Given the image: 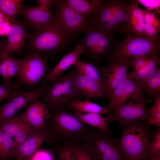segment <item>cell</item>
Segmentation results:
<instances>
[{
  "mask_svg": "<svg viewBox=\"0 0 160 160\" xmlns=\"http://www.w3.org/2000/svg\"><path fill=\"white\" fill-rule=\"evenodd\" d=\"M48 119L46 129L57 144L84 143L93 129L65 108L54 111Z\"/></svg>",
  "mask_w": 160,
  "mask_h": 160,
  "instance_id": "1",
  "label": "cell"
},
{
  "mask_svg": "<svg viewBox=\"0 0 160 160\" xmlns=\"http://www.w3.org/2000/svg\"><path fill=\"white\" fill-rule=\"evenodd\" d=\"M122 134L119 142L125 160H143L155 131L139 121L120 123Z\"/></svg>",
  "mask_w": 160,
  "mask_h": 160,
  "instance_id": "2",
  "label": "cell"
},
{
  "mask_svg": "<svg viewBox=\"0 0 160 160\" xmlns=\"http://www.w3.org/2000/svg\"><path fill=\"white\" fill-rule=\"evenodd\" d=\"M70 39L56 21L36 31L31 36L27 54H37L47 58L51 57L63 47Z\"/></svg>",
  "mask_w": 160,
  "mask_h": 160,
  "instance_id": "3",
  "label": "cell"
},
{
  "mask_svg": "<svg viewBox=\"0 0 160 160\" xmlns=\"http://www.w3.org/2000/svg\"><path fill=\"white\" fill-rule=\"evenodd\" d=\"M49 83L40 98L51 112L64 108L70 102L81 97L74 84L72 69Z\"/></svg>",
  "mask_w": 160,
  "mask_h": 160,
  "instance_id": "4",
  "label": "cell"
},
{
  "mask_svg": "<svg viewBox=\"0 0 160 160\" xmlns=\"http://www.w3.org/2000/svg\"><path fill=\"white\" fill-rule=\"evenodd\" d=\"M125 39L117 44L109 56L111 60H128L130 57L144 56L159 57L160 39H151L147 36L140 37L131 33H126Z\"/></svg>",
  "mask_w": 160,
  "mask_h": 160,
  "instance_id": "5",
  "label": "cell"
},
{
  "mask_svg": "<svg viewBox=\"0 0 160 160\" xmlns=\"http://www.w3.org/2000/svg\"><path fill=\"white\" fill-rule=\"evenodd\" d=\"M52 70L47 58L37 54H27L20 60L17 81L28 88L35 89Z\"/></svg>",
  "mask_w": 160,
  "mask_h": 160,
  "instance_id": "6",
  "label": "cell"
},
{
  "mask_svg": "<svg viewBox=\"0 0 160 160\" xmlns=\"http://www.w3.org/2000/svg\"><path fill=\"white\" fill-rule=\"evenodd\" d=\"M97 160H125L119 139L93 128L84 143Z\"/></svg>",
  "mask_w": 160,
  "mask_h": 160,
  "instance_id": "7",
  "label": "cell"
},
{
  "mask_svg": "<svg viewBox=\"0 0 160 160\" xmlns=\"http://www.w3.org/2000/svg\"><path fill=\"white\" fill-rule=\"evenodd\" d=\"M130 99L129 102L113 110L107 115L108 124L115 121L119 124L141 121L147 125L148 116L145 103V94L139 91Z\"/></svg>",
  "mask_w": 160,
  "mask_h": 160,
  "instance_id": "8",
  "label": "cell"
},
{
  "mask_svg": "<svg viewBox=\"0 0 160 160\" xmlns=\"http://www.w3.org/2000/svg\"><path fill=\"white\" fill-rule=\"evenodd\" d=\"M79 44L84 52L99 57L105 54L114 44L113 33L95 27L91 24Z\"/></svg>",
  "mask_w": 160,
  "mask_h": 160,
  "instance_id": "9",
  "label": "cell"
},
{
  "mask_svg": "<svg viewBox=\"0 0 160 160\" xmlns=\"http://www.w3.org/2000/svg\"><path fill=\"white\" fill-rule=\"evenodd\" d=\"M56 21L70 38L84 33L91 25L88 20L77 13L65 0H55Z\"/></svg>",
  "mask_w": 160,
  "mask_h": 160,
  "instance_id": "10",
  "label": "cell"
},
{
  "mask_svg": "<svg viewBox=\"0 0 160 160\" xmlns=\"http://www.w3.org/2000/svg\"><path fill=\"white\" fill-rule=\"evenodd\" d=\"M130 66L129 60L116 59L98 68L107 97L124 82Z\"/></svg>",
  "mask_w": 160,
  "mask_h": 160,
  "instance_id": "11",
  "label": "cell"
},
{
  "mask_svg": "<svg viewBox=\"0 0 160 160\" xmlns=\"http://www.w3.org/2000/svg\"><path fill=\"white\" fill-rule=\"evenodd\" d=\"M47 85L43 81L36 89L28 92L22 90L8 99L5 103L0 105V126L6 120L15 114L28 103L38 99Z\"/></svg>",
  "mask_w": 160,
  "mask_h": 160,
  "instance_id": "12",
  "label": "cell"
},
{
  "mask_svg": "<svg viewBox=\"0 0 160 160\" xmlns=\"http://www.w3.org/2000/svg\"><path fill=\"white\" fill-rule=\"evenodd\" d=\"M50 113L45 104L37 99L18 115L22 121L32 129L43 130L46 129L47 121Z\"/></svg>",
  "mask_w": 160,
  "mask_h": 160,
  "instance_id": "13",
  "label": "cell"
},
{
  "mask_svg": "<svg viewBox=\"0 0 160 160\" xmlns=\"http://www.w3.org/2000/svg\"><path fill=\"white\" fill-rule=\"evenodd\" d=\"M18 15L23 17L27 24L36 31L56 21L51 7L23 5Z\"/></svg>",
  "mask_w": 160,
  "mask_h": 160,
  "instance_id": "14",
  "label": "cell"
},
{
  "mask_svg": "<svg viewBox=\"0 0 160 160\" xmlns=\"http://www.w3.org/2000/svg\"><path fill=\"white\" fill-rule=\"evenodd\" d=\"M12 22L11 30L7 36V43L1 58L12 53H16L21 57L22 49L25 42L31 36L28 30L25 21H21L15 17Z\"/></svg>",
  "mask_w": 160,
  "mask_h": 160,
  "instance_id": "15",
  "label": "cell"
},
{
  "mask_svg": "<svg viewBox=\"0 0 160 160\" xmlns=\"http://www.w3.org/2000/svg\"><path fill=\"white\" fill-rule=\"evenodd\" d=\"M142 87L141 84L135 81L132 72L127 73L124 82L107 97L108 102L107 106L110 112L127 102L134 94L141 92Z\"/></svg>",
  "mask_w": 160,
  "mask_h": 160,
  "instance_id": "16",
  "label": "cell"
},
{
  "mask_svg": "<svg viewBox=\"0 0 160 160\" xmlns=\"http://www.w3.org/2000/svg\"><path fill=\"white\" fill-rule=\"evenodd\" d=\"M51 140L47 129L33 130L28 138L16 149L15 160H31L39 147L45 142Z\"/></svg>",
  "mask_w": 160,
  "mask_h": 160,
  "instance_id": "17",
  "label": "cell"
},
{
  "mask_svg": "<svg viewBox=\"0 0 160 160\" xmlns=\"http://www.w3.org/2000/svg\"><path fill=\"white\" fill-rule=\"evenodd\" d=\"M72 69L74 84L81 96H84L89 101L107 98L104 90L96 81L80 73L75 66Z\"/></svg>",
  "mask_w": 160,
  "mask_h": 160,
  "instance_id": "18",
  "label": "cell"
},
{
  "mask_svg": "<svg viewBox=\"0 0 160 160\" xmlns=\"http://www.w3.org/2000/svg\"><path fill=\"white\" fill-rule=\"evenodd\" d=\"M124 33H133L140 37L146 36L143 10L140 7L136 0L128 1Z\"/></svg>",
  "mask_w": 160,
  "mask_h": 160,
  "instance_id": "19",
  "label": "cell"
},
{
  "mask_svg": "<svg viewBox=\"0 0 160 160\" xmlns=\"http://www.w3.org/2000/svg\"><path fill=\"white\" fill-rule=\"evenodd\" d=\"M113 1L103 0L95 9L88 21L95 27L114 33L113 21Z\"/></svg>",
  "mask_w": 160,
  "mask_h": 160,
  "instance_id": "20",
  "label": "cell"
},
{
  "mask_svg": "<svg viewBox=\"0 0 160 160\" xmlns=\"http://www.w3.org/2000/svg\"><path fill=\"white\" fill-rule=\"evenodd\" d=\"M83 47L77 44L71 52L64 55L60 60L48 74L45 79L49 83L56 78L63 74V73L70 66L74 65L79 59L81 55L84 53Z\"/></svg>",
  "mask_w": 160,
  "mask_h": 160,
  "instance_id": "21",
  "label": "cell"
},
{
  "mask_svg": "<svg viewBox=\"0 0 160 160\" xmlns=\"http://www.w3.org/2000/svg\"><path fill=\"white\" fill-rule=\"evenodd\" d=\"M73 113L83 123L107 134L111 133L107 116L104 117L96 113H85L75 110Z\"/></svg>",
  "mask_w": 160,
  "mask_h": 160,
  "instance_id": "22",
  "label": "cell"
},
{
  "mask_svg": "<svg viewBox=\"0 0 160 160\" xmlns=\"http://www.w3.org/2000/svg\"><path fill=\"white\" fill-rule=\"evenodd\" d=\"M68 111L72 109L85 113H96L99 114H108L110 112L108 107L102 106L90 101L85 100H73L66 106Z\"/></svg>",
  "mask_w": 160,
  "mask_h": 160,
  "instance_id": "23",
  "label": "cell"
},
{
  "mask_svg": "<svg viewBox=\"0 0 160 160\" xmlns=\"http://www.w3.org/2000/svg\"><path fill=\"white\" fill-rule=\"evenodd\" d=\"M143 12L146 36L151 39H160V20L159 14L147 9L143 10Z\"/></svg>",
  "mask_w": 160,
  "mask_h": 160,
  "instance_id": "24",
  "label": "cell"
},
{
  "mask_svg": "<svg viewBox=\"0 0 160 160\" xmlns=\"http://www.w3.org/2000/svg\"><path fill=\"white\" fill-rule=\"evenodd\" d=\"M128 2L120 0H114L113 19L116 32L124 33L127 17Z\"/></svg>",
  "mask_w": 160,
  "mask_h": 160,
  "instance_id": "25",
  "label": "cell"
},
{
  "mask_svg": "<svg viewBox=\"0 0 160 160\" xmlns=\"http://www.w3.org/2000/svg\"><path fill=\"white\" fill-rule=\"evenodd\" d=\"M141 84L142 88L140 91H145L147 93V99L146 102H149L154 96L157 97L159 95L160 90V69L158 68L150 75Z\"/></svg>",
  "mask_w": 160,
  "mask_h": 160,
  "instance_id": "26",
  "label": "cell"
},
{
  "mask_svg": "<svg viewBox=\"0 0 160 160\" xmlns=\"http://www.w3.org/2000/svg\"><path fill=\"white\" fill-rule=\"evenodd\" d=\"M68 148L74 160H97L91 150L84 143L64 144Z\"/></svg>",
  "mask_w": 160,
  "mask_h": 160,
  "instance_id": "27",
  "label": "cell"
},
{
  "mask_svg": "<svg viewBox=\"0 0 160 160\" xmlns=\"http://www.w3.org/2000/svg\"><path fill=\"white\" fill-rule=\"evenodd\" d=\"M66 3L75 12L85 19H89L96 8L91 1L65 0Z\"/></svg>",
  "mask_w": 160,
  "mask_h": 160,
  "instance_id": "28",
  "label": "cell"
},
{
  "mask_svg": "<svg viewBox=\"0 0 160 160\" xmlns=\"http://www.w3.org/2000/svg\"><path fill=\"white\" fill-rule=\"evenodd\" d=\"M160 62L159 57L152 56L141 69L134 73L132 72L135 81L139 84L142 83L157 69Z\"/></svg>",
  "mask_w": 160,
  "mask_h": 160,
  "instance_id": "29",
  "label": "cell"
},
{
  "mask_svg": "<svg viewBox=\"0 0 160 160\" xmlns=\"http://www.w3.org/2000/svg\"><path fill=\"white\" fill-rule=\"evenodd\" d=\"M74 65L80 73L94 80L103 89L98 68L94 65L82 61L79 59Z\"/></svg>",
  "mask_w": 160,
  "mask_h": 160,
  "instance_id": "30",
  "label": "cell"
},
{
  "mask_svg": "<svg viewBox=\"0 0 160 160\" xmlns=\"http://www.w3.org/2000/svg\"><path fill=\"white\" fill-rule=\"evenodd\" d=\"M15 153L13 140L0 131V160H11L15 157Z\"/></svg>",
  "mask_w": 160,
  "mask_h": 160,
  "instance_id": "31",
  "label": "cell"
},
{
  "mask_svg": "<svg viewBox=\"0 0 160 160\" xmlns=\"http://www.w3.org/2000/svg\"><path fill=\"white\" fill-rule=\"evenodd\" d=\"M24 0H0V12L6 18L12 20L18 15Z\"/></svg>",
  "mask_w": 160,
  "mask_h": 160,
  "instance_id": "32",
  "label": "cell"
},
{
  "mask_svg": "<svg viewBox=\"0 0 160 160\" xmlns=\"http://www.w3.org/2000/svg\"><path fill=\"white\" fill-rule=\"evenodd\" d=\"M25 124L18 115H15L5 121L0 126V131L11 137H14Z\"/></svg>",
  "mask_w": 160,
  "mask_h": 160,
  "instance_id": "33",
  "label": "cell"
},
{
  "mask_svg": "<svg viewBox=\"0 0 160 160\" xmlns=\"http://www.w3.org/2000/svg\"><path fill=\"white\" fill-rule=\"evenodd\" d=\"M156 127L143 160H148L160 154V127Z\"/></svg>",
  "mask_w": 160,
  "mask_h": 160,
  "instance_id": "34",
  "label": "cell"
},
{
  "mask_svg": "<svg viewBox=\"0 0 160 160\" xmlns=\"http://www.w3.org/2000/svg\"><path fill=\"white\" fill-rule=\"evenodd\" d=\"M148 116L147 125H155L160 127V95H159L155 99L153 105L147 108Z\"/></svg>",
  "mask_w": 160,
  "mask_h": 160,
  "instance_id": "35",
  "label": "cell"
},
{
  "mask_svg": "<svg viewBox=\"0 0 160 160\" xmlns=\"http://www.w3.org/2000/svg\"><path fill=\"white\" fill-rule=\"evenodd\" d=\"M21 85L18 81L13 82L11 81L0 84V102L6 98H9L15 95L22 89Z\"/></svg>",
  "mask_w": 160,
  "mask_h": 160,
  "instance_id": "36",
  "label": "cell"
},
{
  "mask_svg": "<svg viewBox=\"0 0 160 160\" xmlns=\"http://www.w3.org/2000/svg\"><path fill=\"white\" fill-rule=\"evenodd\" d=\"M33 130L26 124L14 137V147L15 149L30 136Z\"/></svg>",
  "mask_w": 160,
  "mask_h": 160,
  "instance_id": "37",
  "label": "cell"
},
{
  "mask_svg": "<svg viewBox=\"0 0 160 160\" xmlns=\"http://www.w3.org/2000/svg\"><path fill=\"white\" fill-rule=\"evenodd\" d=\"M13 57L12 53H9L0 59V75L2 78L4 83L10 81L8 77V66Z\"/></svg>",
  "mask_w": 160,
  "mask_h": 160,
  "instance_id": "38",
  "label": "cell"
},
{
  "mask_svg": "<svg viewBox=\"0 0 160 160\" xmlns=\"http://www.w3.org/2000/svg\"><path fill=\"white\" fill-rule=\"evenodd\" d=\"M152 56H144L132 57L129 61L131 66L134 67V70L132 72L134 73L141 69Z\"/></svg>",
  "mask_w": 160,
  "mask_h": 160,
  "instance_id": "39",
  "label": "cell"
},
{
  "mask_svg": "<svg viewBox=\"0 0 160 160\" xmlns=\"http://www.w3.org/2000/svg\"><path fill=\"white\" fill-rule=\"evenodd\" d=\"M20 66V60L15 59L14 57L10 63L8 69V77L9 79L13 77L17 78Z\"/></svg>",
  "mask_w": 160,
  "mask_h": 160,
  "instance_id": "40",
  "label": "cell"
},
{
  "mask_svg": "<svg viewBox=\"0 0 160 160\" xmlns=\"http://www.w3.org/2000/svg\"><path fill=\"white\" fill-rule=\"evenodd\" d=\"M57 160H74L65 144H58Z\"/></svg>",
  "mask_w": 160,
  "mask_h": 160,
  "instance_id": "41",
  "label": "cell"
},
{
  "mask_svg": "<svg viewBox=\"0 0 160 160\" xmlns=\"http://www.w3.org/2000/svg\"><path fill=\"white\" fill-rule=\"evenodd\" d=\"M139 4L144 6L146 9L155 12L158 14L160 13V0H136Z\"/></svg>",
  "mask_w": 160,
  "mask_h": 160,
  "instance_id": "42",
  "label": "cell"
},
{
  "mask_svg": "<svg viewBox=\"0 0 160 160\" xmlns=\"http://www.w3.org/2000/svg\"><path fill=\"white\" fill-rule=\"evenodd\" d=\"M31 160H54L50 153L43 151H37L33 155Z\"/></svg>",
  "mask_w": 160,
  "mask_h": 160,
  "instance_id": "43",
  "label": "cell"
},
{
  "mask_svg": "<svg viewBox=\"0 0 160 160\" xmlns=\"http://www.w3.org/2000/svg\"><path fill=\"white\" fill-rule=\"evenodd\" d=\"M12 24H10L9 20L0 23V37L6 36L7 37L11 30Z\"/></svg>",
  "mask_w": 160,
  "mask_h": 160,
  "instance_id": "44",
  "label": "cell"
},
{
  "mask_svg": "<svg viewBox=\"0 0 160 160\" xmlns=\"http://www.w3.org/2000/svg\"><path fill=\"white\" fill-rule=\"evenodd\" d=\"M53 0H37L36 1L39 6L44 7H51L54 3Z\"/></svg>",
  "mask_w": 160,
  "mask_h": 160,
  "instance_id": "45",
  "label": "cell"
},
{
  "mask_svg": "<svg viewBox=\"0 0 160 160\" xmlns=\"http://www.w3.org/2000/svg\"><path fill=\"white\" fill-rule=\"evenodd\" d=\"M7 41V39H5L1 41L0 40V59L2 54L4 50Z\"/></svg>",
  "mask_w": 160,
  "mask_h": 160,
  "instance_id": "46",
  "label": "cell"
},
{
  "mask_svg": "<svg viewBox=\"0 0 160 160\" xmlns=\"http://www.w3.org/2000/svg\"><path fill=\"white\" fill-rule=\"evenodd\" d=\"M9 19L5 17L3 14L0 12V23Z\"/></svg>",
  "mask_w": 160,
  "mask_h": 160,
  "instance_id": "47",
  "label": "cell"
},
{
  "mask_svg": "<svg viewBox=\"0 0 160 160\" xmlns=\"http://www.w3.org/2000/svg\"><path fill=\"white\" fill-rule=\"evenodd\" d=\"M148 160H160V154Z\"/></svg>",
  "mask_w": 160,
  "mask_h": 160,
  "instance_id": "48",
  "label": "cell"
},
{
  "mask_svg": "<svg viewBox=\"0 0 160 160\" xmlns=\"http://www.w3.org/2000/svg\"><path fill=\"white\" fill-rule=\"evenodd\" d=\"M57 160L56 159H55V160Z\"/></svg>",
  "mask_w": 160,
  "mask_h": 160,
  "instance_id": "49",
  "label": "cell"
}]
</instances>
